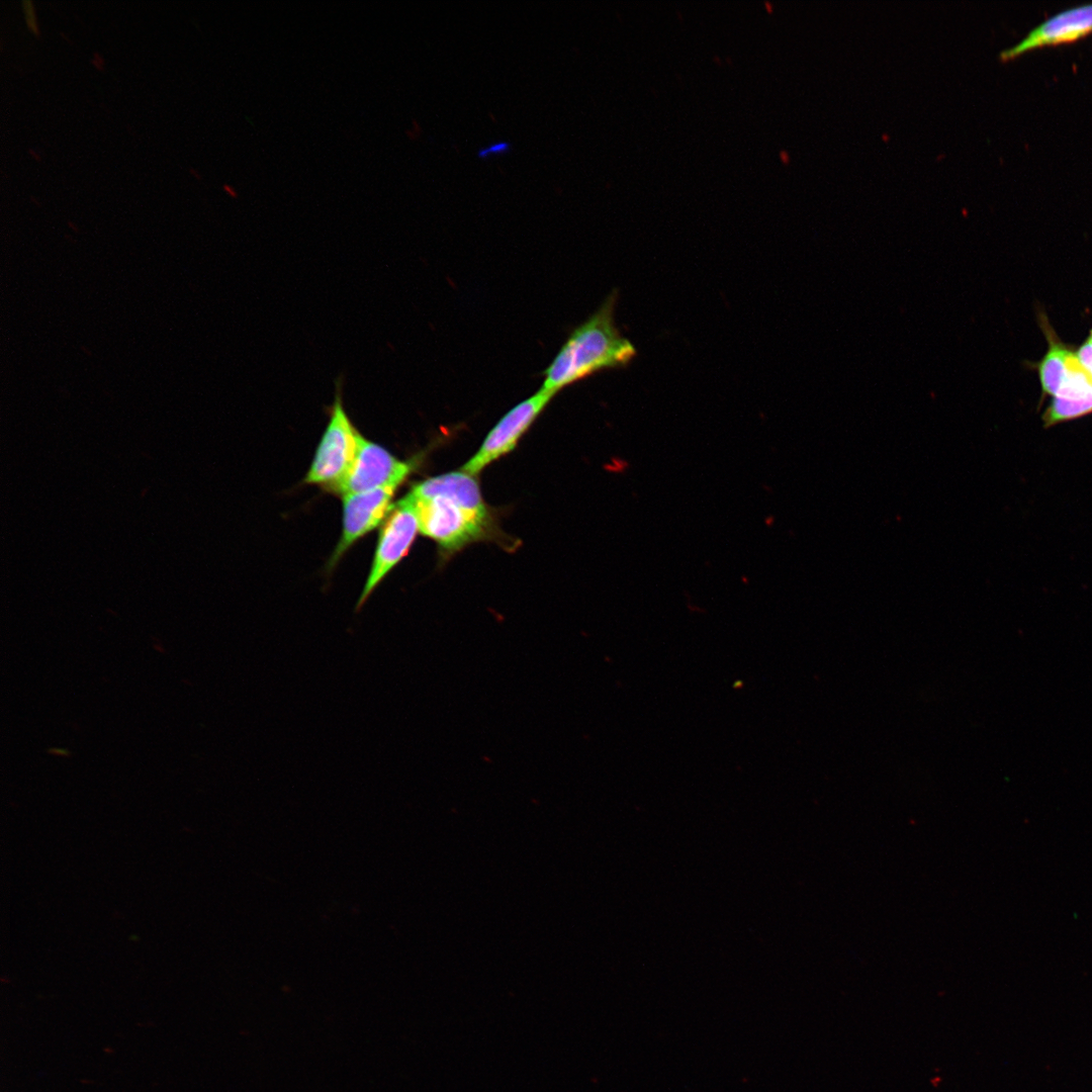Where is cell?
<instances>
[{
	"instance_id": "5b68a950",
	"label": "cell",
	"mask_w": 1092,
	"mask_h": 1092,
	"mask_svg": "<svg viewBox=\"0 0 1092 1092\" xmlns=\"http://www.w3.org/2000/svg\"><path fill=\"white\" fill-rule=\"evenodd\" d=\"M554 394L541 388L509 411L490 430L478 451L463 465L462 471L475 475L512 451Z\"/></svg>"
},
{
	"instance_id": "2e32d148",
	"label": "cell",
	"mask_w": 1092,
	"mask_h": 1092,
	"mask_svg": "<svg viewBox=\"0 0 1092 1092\" xmlns=\"http://www.w3.org/2000/svg\"><path fill=\"white\" fill-rule=\"evenodd\" d=\"M222 189L232 197H237L238 196L237 189L233 185H231L229 183L222 184Z\"/></svg>"
},
{
	"instance_id": "ba28073f",
	"label": "cell",
	"mask_w": 1092,
	"mask_h": 1092,
	"mask_svg": "<svg viewBox=\"0 0 1092 1092\" xmlns=\"http://www.w3.org/2000/svg\"><path fill=\"white\" fill-rule=\"evenodd\" d=\"M395 487L377 488L343 495L342 536L330 559L334 566L342 555L361 537L376 528L388 515Z\"/></svg>"
},
{
	"instance_id": "6da1fadb",
	"label": "cell",
	"mask_w": 1092,
	"mask_h": 1092,
	"mask_svg": "<svg viewBox=\"0 0 1092 1092\" xmlns=\"http://www.w3.org/2000/svg\"><path fill=\"white\" fill-rule=\"evenodd\" d=\"M616 300L617 293L613 292L593 315L570 334L545 370L541 388L556 393L595 372L630 363L636 349L615 325Z\"/></svg>"
},
{
	"instance_id": "9c48e42d",
	"label": "cell",
	"mask_w": 1092,
	"mask_h": 1092,
	"mask_svg": "<svg viewBox=\"0 0 1092 1092\" xmlns=\"http://www.w3.org/2000/svg\"><path fill=\"white\" fill-rule=\"evenodd\" d=\"M1092 414V376L1076 350L1068 358V369L1057 393L1042 414L1045 429Z\"/></svg>"
},
{
	"instance_id": "30bf717a",
	"label": "cell",
	"mask_w": 1092,
	"mask_h": 1092,
	"mask_svg": "<svg viewBox=\"0 0 1092 1092\" xmlns=\"http://www.w3.org/2000/svg\"><path fill=\"white\" fill-rule=\"evenodd\" d=\"M415 497L442 495L452 498L479 517L488 520L487 510L473 475L454 471L431 477L416 484L410 491Z\"/></svg>"
},
{
	"instance_id": "277c9868",
	"label": "cell",
	"mask_w": 1092,
	"mask_h": 1092,
	"mask_svg": "<svg viewBox=\"0 0 1092 1092\" xmlns=\"http://www.w3.org/2000/svg\"><path fill=\"white\" fill-rule=\"evenodd\" d=\"M420 532L414 496L408 492L393 505L375 549L368 577L356 605L358 611L377 585L404 557Z\"/></svg>"
},
{
	"instance_id": "7a4b0ae2",
	"label": "cell",
	"mask_w": 1092,
	"mask_h": 1092,
	"mask_svg": "<svg viewBox=\"0 0 1092 1092\" xmlns=\"http://www.w3.org/2000/svg\"><path fill=\"white\" fill-rule=\"evenodd\" d=\"M360 436L344 410L338 386L328 426L304 482L337 493L356 457Z\"/></svg>"
},
{
	"instance_id": "3957f363",
	"label": "cell",
	"mask_w": 1092,
	"mask_h": 1092,
	"mask_svg": "<svg viewBox=\"0 0 1092 1092\" xmlns=\"http://www.w3.org/2000/svg\"><path fill=\"white\" fill-rule=\"evenodd\" d=\"M414 499L420 532L446 550H456L484 533L487 520L452 498L437 495Z\"/></svg>"
},
{
	"instance_id": "52a82bcc",
	"label": "cell",
	"mask_w": 1092,
	"mask_h": 1092,
	"mask_svg": "<svg viewBox=\"0 0 1092 1092\" xmlns=\"http://www.w3.org/2000/svg\"><path fill=\"white\" fill-rule=\"evenodd\" d=\"M1092 33V3L1063 10L1032 28L1019 42L1000 52L1002 63L1030 51L1078 41Z\"/></svg>"
},
{
	"instance_id": "9a60e30c",
	"label": "cell",
	"mask_w": 1092,
	"mask_h": 1092,
	"mask_svg": "<svg viewBox=\"0 0 1092 1092\" xmlns=\"http://www.w3.org/2000/svg\"><path fill=\"white\" fill-rule=\"evenodd\" d=\"M91 64L98 70H104L105 60L99 52H94L91 58Z\"/></svg>"
},
{
	"instance_id": "7c38bea8",
	"label": "cell",
	"mask_w": 1092,
	"mask_h": 1092,
	"mask_svg": "<svg viewBox=\"0 0 1092 1092\" xmlns=\"http://www.w3.org/2000/svg\"><path fill=\"white\" fill-rule=\"evenodd\" d=\"M512 149L513 144L510 141L497 140L486 146L480 147L476 152V157L481 160H486L491 157L507 155Z\"/></svg>"
},
{
	"instance_id": "8992f818",
	"label": "cell",
	"mask_w": 1092,
	"mask_h": 1092,
	"mask_svg": "<svg viewBox=\"0 0 1092 1092\" xmlns=\"http://www.w3.org/2000/svg\"><path fill=\"white\" fill-rule=\"evenodd\" d=\"M412 469L411 463L397 459L361 435L356 457L337 493L343 496L383 487L397 488Z\"/></svg>"
},
{
	"instance_id": "5bb4252c",
	"label": "cell",
	"mask_w": 1092,
	"mask_h": 1092,
	"mask_svg": "<svg viewBox=\"0 0 1092 1092\" xmlns=\"http://www.w3.org/2000/svg\"><path fill=\"white\" fill-rule=\"evenodd\" d=\"M1076 352L1081 363L1092 376V343L1089 340L1085 341Z\"/></svg>"
},
{
	"instance_id": "4fadbf2b",
	"label": "cell",
	"mask_w": 1092,
	"mask_h": 1092,
	"mask_svg": "<svg viewBox=\"0 0 1092 1092\" xmlns=\"http://www.w3.org/2000/svg\"><path fill=\"white\" fill-rule=\"evenodd\" d=\"M21 4H22L24 16H25V22H26V25H27L28 29L35 36H39V34H40L39 33V27H38V22H37L33 2L31 0H22Z\"/></svg>"
},
{
	"instance_id": "ac0fdd59",
	"label": "cell",
	"mask_w": 1092,
	"mask_h": 1092,
	"mask_svg": "<svg viewBox=\"0 0 1092 1092\" xmlns=\"http://www.w3.org/2000/svg\"><path fill=\"white\" fill-rule=\"evenodd\" d=\"M189 172H190V174H191V175H193V176H194V177H195L196 179H198V180H200V179H201V175H200V174L198 173V171H197L196 169H194V168L190 167V168H189Z\"/></svg>"
},
{
	"instance_id": "8fae6325",
	"label": "cell",
	"mask_w": 1092,
	"mask_h": 1092,
	"mask_svg": "<svg viewBox=\"0 0 1092 1092\" xmlns=\"http://www.w3.org/2000/svg\"><path fill=\"white\" fill-rule=\"evenodd\" d=\"M1037 317L1048 342V350L1039 361L1030 365L1037 372L1041 398L1048 395L1053 397L1067 373L1068 358L1073 349L1061 341L1043 311H1038Z\"/></svg>"
},
{
	"instance_id": "e0dca14e",
	"label": "cell",
	"mask_w": 1092,
	"mask_h": 1092,
	"mask_svg": "<svg viewBox=\"0 0 1092 1092\" xmlns=\"http://www.w3.org/2000/svg\"><path fill=\"white\" fill-rule=\"evenodd\" d=\"M28 153H29V154L31 155V157H32V158H34V159H35L36 161H39V160H40V158H41V157H40V154H39L38 152H36V151H35L34 149H29V150H28Z\"/></svg>"
},
{
	"instance_id": "d6986e66",
	"label": "cell",
	"mask_w": 1092,
	"mask_h": 1092,
	"mask_svg": "<svg viewBox=\"0 0 1092 1092\" xmlns=\"http://www.w3.org/2000/svg\"><path fill=\"white\" fill-rule=\"evenodd\" d=\"M1087 340H1089L1092 343V329L1090 331V335H1089V338Z\"/></svg>"
}]
</instances>
